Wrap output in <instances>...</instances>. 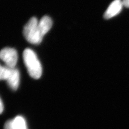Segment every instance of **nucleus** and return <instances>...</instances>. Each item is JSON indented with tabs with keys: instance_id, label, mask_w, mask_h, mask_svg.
I'll return each instance as SVG.
<instances>
[{
	"instance_id": "1a4fd4ad",
	"label": "nucleus",
	"mask_w": 129,
	"mask_h": 129,
	"mask_svg": "<svg viewBox=\"0 0 129 129\" xmlns=\"http://www.w3.org/2000/svg\"><path fill=\"white\" fill-rule=\"evenodd\" d=\"M4 129H14L13 126V119L8 120L6 122Z\"/></svg>"
},
{
	"instance_id": "39448f33",
	"label": "nucleus",
	"mask_w": 129,
	"mask_h": 129,
	"mask_svg": "<svg viewBox=\"0 0 129 129\" xmlns=\"http://www.w3.org/2000/svg\"><path fill=\"white\" fill-rule=\"evenodd\" d=\"M20 75L19 71L16 68H10V72L7 79V83L9 87L13 90L17 89L19 83Z\"/></svg>"
},
{
	"instance_id": "7ed1b4c3",
	"label": "nucleus",
	"mask_w": 129,
	"mask_h": 129,
	"mask_svg": "<svg viewBox=\"0 0 129 129\" xmlns=\"http://www.w3.org/2000/svg\"><path fill=\"white\" fill-rule=\"evenodd\" d=\"M0 59L9 68H15L18 61V54L13 48L6 47L0 51Z\"/></svg>"
},
{
	"instance_id": "0eeeda50",
	"label": "nucleus",
	"mask_w": 129,
	"mask_h": 129,
	"mask_svg": "<svg viewBox=\"0 0 129 129\" xmlns=\"http://www.w3.org/2000/svg\"><path fill=\"white\" fill-rule=\"evenodd\" d=\"M14 129H27L26 121L23 117L17 116L13 119Z\"/></svg>"
},
{
	"instance_id": "6e6552de",
	"label": "nucleus",
	"mask_w": 129,
	"mask_h": 129,
	"mask_svg": "<svg viewBox=\"0 0 129 129\" xmlns=\"http://www.w3.org/2000/svg\"><path fill=\"white\" fill-rule=\"evenodd\" d=\"M10 72V68L0 64V80H7Z\"/></svg>"
},
{
	"instance_id": "f257e3e1",
	"label": "nucleus",
	"mask_w": 129,
	"mask_h": 129,
	"mask_svg": "<svg viewBox=\"0 0 129 129\" xmlns=\"http://www.w3.org/2000/svg\"><path fill=\"white\" fill-rule=\"evenodd\" d=\"M23 58L30 76L35 79H39L42 74V67L35 52L30 48H26Z\"/></svg>"
},
{
	"instance_id": "f03ea898",
	"label": "nucleus",
	"mask_w": 129,
	"mask_h": 129,
	"mask_svg": "<svg viewBox=\"0 0 129 129\" xmlns=\"http://www.w3.org/2000/svg\"><path fill=\"white\" fill-rule=\"evenodd\" d=\"M39 21L35 17H32L27 22L23 29V35L27 41L32 44H39L43 37L38 27Z\"/></svg>"
},
{
	"instance_id": "423d86ee",
	"label": "nucleus",
	"mask_w": 129,
	"mask_h": 129,
	"mask_svg": "<svg viewBox=\"0 0 129 129\" xmlns=\"http://www.w3.org/2000/svg\"><path fill=\"white\" fill-rule=\"evenodd\" d=\"M52 26V21L50 17L45 16L40 19L38 23V27L43 37L50 31Z\"/></svg>"
},
{
	"instance_id": "9d476101",
	"label": "nucleus",
	"mask_w": 129,
	"mask_h": 129,
	"mask_svg": "<svg viewBox=\"0 0 129 129\" xmlns=\"http://www.w3.org/2000/svg\"><path fill=\"white\" fill-rule=\"evenodd\" d=\"M3 109H4V106L3 104V102L2 101V100L0 98V114H1L2 112L3 111Z\"/></svg>"
},
{
	"instance_id": "9b49d317",
	"label": "nucleus",
	"mask_w": 129,
	"mask_h": 129,
	"mask_svg": "<svg viewBox=\"0 0 129 129\" xmlns=\"http://www.w3.org/2000/svg\"><path fill=\"white\" fill-rule=\"evenodd\" d=\"M123 6L126 8H129V0H123Z\"/></svg>"
},
{
	"instance_id": "20e7f679",
	"label": "nucleus",
	"mask_w": 129,
	"mask_h": 129,
	"mask_svg": "<svg viewBox=\"0 0 129 129\" xmlns=\"http://www.w3.org/2000/svg\"><path fill=\"white\" fill-rule=\"evenodd\" d=\"M123 1L114 0L109 6L104 14V17L107 19H110L117 15L122 9Z\"/></svg>"
}]
</instances>
